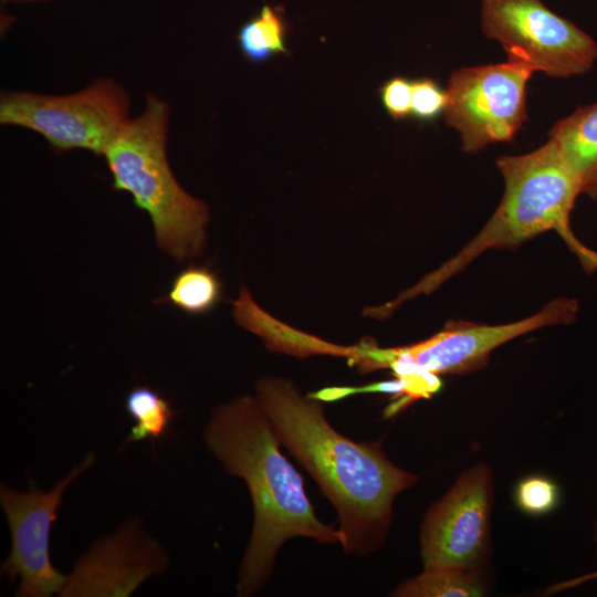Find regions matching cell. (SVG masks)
Masks as SVG:
<instances>
[{"mask_svg": "<svg viewBox=\"0 0 597 597\" xmlns=\"http://www.w3.org/2000/svg\"><path fill=\"white\" fill-rule=\"evenodd\" d=\"M256 399L280 441L316 481L335 507L339 543L347 554L377 549L388 531L392 503L418 476L396 467L378 442H356L327 421L313 396L283 378L264 377Z\"/></svg>", "mask_w": 597, "mask_h": 597, "instance_id": "cell-1", "label": "cell"}, {"mask_svg": "<svg viewBox=\"0 0 597 597\" xmlns=\"http://www.w3.org/2000/svg\"><path fill=\"white\" fill-rule=\"evenodd\" d=\"M203 436L224 470L244 480L252 499L253 527L240 565L238 596L261 589L287 540L339 542L338 528L316 516L301 474L282 453L256 398L244 395L216 408Z\"/></svg>", "mask_w": 597, "mask_h": 597, "instance_id": "cell-2", "label": "cell"}, {"mask_svg": "<svg viewBox=\"0 0 597 597\" xmlns=\"http://www.w3.org/2000/svg\"><path fill=\"white\" fill-rule=\"evenodd\" d=\"M496 166L505 188L492 217L457 255L394 301L396 306L436 290L482 252L512 249L548 230L557 231L585 266L597 268V253L584 248L570 231L569 216L582 188L558 145L548 139L534 151L500 157Z\"/></svg>", "mask_w": 597, "mask_h": 597, "instance_id": "cell-3", "label": "cell"}, {"mask_svg": "<svg viewBox=\"0 0 597 597\" xmlns=\"http://www.w3.org/2000/svg\"><path fill=\"white\" fill-rule=\"evenodd\" d=\"M168 106L148 94L144 112L129 121L104 153L112 187L132 196L151 219L158 247L182 261L205 245L208 206L187 193L166 155Z\"/></svg>", "mask_w": 597, "mask_h": 597, "instance_id": "cell-4", "label": "cell"}, {"mask_svg": "<svg viewBox=\"0 0 597 597\" xmlns=\"http://www.w3.org/2000/svg\"><path fill=\"white\" fill-rule=\"evenodd\" d=\"M129 97L111 80H97L81 92L1 95L0 123L34 130L56 151L85 149L104 155L130 121Z\"/></svg>", "mask_w": 597, "mask_h": 597, "instance_id": "cell-5", "label": "cell"}, {"mask_svg": "<svg viewBox=\"0 0 597 597\" xmlns=\"http://www.w3.org/2000/svg\"><path fill=\"white\" fill-rule=\"evenodd\" d=\"M577 312L576 300L558 297L536 314L509 324L451 321L439 333L411 345L380 348L366 338L354 366L370 373L402 360L437 376L468 374L484 367L490 354L504 343L542 327L570 324Z\"/></svg>", "mask_w": 597, "mask_h": 597, "instance_id": "cell-6", "label": "cell"}, {"mask_svg": "<svg viewBox=\"0 0 597 597\" xmlns=\"http://www.w3.org/2000/svg\"><path fill=\"white\" fill-rule=\"evenodd\" d=\"M481 24L507 60L552 77L582 75L597 60V44L541 0H483Z\"/></svg>", "mask_w": 597, "mask_h": 597, "instance_id": "cell-7", "label": "cell"}, {"mask_svg": "<svg viewBox=\"0 0 597 597\" xmlns=\"http://www.w3.org/2000/svg\"><path fill=\"white\" fill-rule=\"evenodd\" d=\"M532 75L527 66L509 60L461 67L450 75L443 114L465 153L513 139L527 118L526 84Z\"/></svg>", "mask_w": 597, "mask_h": 597, "instance_id": "cell-8", "label": "cell"}, {"mask_svg": "<svg viewBox=\"0 0 597 597\" xmlns=\"http://www.w3.org/2000/svg\"><path fill=\"white\" fill-rule=\"evenodd\" d=\"M94 462L87 454L84 461L43 492L34 484L27 492L2 485L0 503L11 532V552L1 573L10 582L19 579L17 596L48 597L61 594L67 576L54 568L50 557V533L63 494L69 485Z\"/></svg>", "mask_w": 597, "mask_h": 597, "instance_id": "cell-9", "label": "cell"}, {"mask_svg": "<svg viewBox=\"0 0 597 597\" xmlns=\"http://www.w3.org/2000/svg\"><path fill=\"white\" fill-rule=\"evenodd\" d=\"M491 505V472L478 464L427 511L420 534L425 568L473 569L485 552Z\"/></svg>", "mask_w": 597, "mask_h": 597, "instance_id": "cell-10", "label": "cell"}, {"mask_svg": "<svg viewBox=\"0 0 597 597\" xmlns=\"http://www.w3.org/2000/svg\"><path fill=\"white\" fill-rule=\"evenodd\" d=\"M167 565L168 556L158 542L137 520L129 521L77 559L60 596H129Z\"/></svg>", "mask_w": 597, "mask_h": 597, "instance_id": "cell-11", "label": "cell"}, {"mask_svg": "<svg viewBox=\"0 0 597 597\" xmlns=\"http://www.w3.org/2000/svg\"><path fill=\"white\" fill-rule=\"evenodd\" d=\"M232 305L235 322L243 328L259 335L272 353L286 354L297 358L329 355L346 357L349 362L358 353V345L333 344L274 318L255 303L243 285H241L239 297L232 301Z\"/></svg>", "mask_w": 597, "mask_h": 597, "instance_id": "cell-12", "label": "cell"}, {"mask_svg": "<svg viewBox=\"0 0 597 597\" xmlns=\"http://www.w3.org/2000/svg\"><path fill=\"white\" fill-rule=\"evenodd\" d=\"M575 170L582 193L597 198V103L580 106L548 133Z\"/></svg>", "mask_w": 597, "mask_h": 597, "instance_id": "cell-13", "label": "cell"}, {"mask_svg": "<svg viewBox=\"0 0 597 597\" xmlns=\"http://www.w3.org/2000/svg\"><path fill=\"white\" fill-rule=\"evenodd\" d=\"M221 300L222 285L216 272L207 264H190L174 277L166 295L156 303L201 315L213 310Z\"/></svg>", "mask_w": 597, "mask_h": 597, "instance_id": "cell-14", "label": "cell"}, {"mask_svg": "<svg viewBox=\"0 0 597 597\" xmlns=\"http://www.w3.org/2000/svg\"><path fill=\"white\" fill-rule=\"evenodd\" d=\"M482 584L473 569L433 566L407 579L394 591L400 597H472L481 596Z\"/></svg>", "mask_w": 597, "mask_h": 597, "instance_id": "cell-15", "label": "cell"}, {"mask_svg": "<svg viewBox=\"0 0 597 597\" xmlns=\"http://www.w3.org/2000/svg\"><path fill=\"white\" fill-rule=\"evenodd\" d=\"M287 24L282 13L264 6L243 23L237 34L242 55L253 63H264L277 54H287Z\"/></svg>", "mask_w": 597, "mask_h": 597, "instance_id": "cell-16", "label": "cell"}, {"mask_svg": "<svg viewBox=\"0 0 597 597\" xmlns=\"http://www.w3.org/2000/svg\"><path fill=\"white\" fill-rule=\"evenodd\" d=\"M125 410L135 421L125 444L144 439H160L175 417L170 402L147 386H137L128 392Z\"/></svg>", "mask_w": 597, "mask_h": 597, "instance_id": "cell-17", "label": "cell"}, {"mask_svg": "<svg viewBox=\"0 0 597 597\" xmlns=\"http://www.w3.org/2000/svg\"><path fill=\"white\" fill-rule=\"evenodd\" d=\"M515 500L519 507L526 514H546L558 503V486L548 478L531 475L517 484Z\"/></svg>", "mask_w": 597, "mask_h": 597, "instance_id": "cell-18", "label": "cell"}, {"mask_svg": "<svg viewBox=\"0 0 597 597\" xmlns=\"http://www.w3.org/2000/svg\"><path fill=\"white\" fill-rule=\"evenodd\" d=\"M447 94L431 78H419L412 82L411 115L421 122L437 118L446 107Z\"/></svg>", "mask_w": 597, "mask_h": 597, "instance_id": "cell-19", "label": "cell"}, {"mask_svg": "<svg viewBox=\"0 0 597 597\" xmlns=\"http://www.w3.org/2000/svg\"><path fill=\"white\" fill-rule=\"evenodd\" d=\"M380 102L387 114L395 121L407 119L411 115L412 82L404 76H394L379 88Z\"/></svg>", "mask_w": 597, "mask_h": 597, "instance_id": "cell-20", "label": "cell"}, {"mask_svg": "<svg viewBox=\"0 0 597 597\" xmlns=\"http://www.w3.org/2000/svg\"><path fill=\"white\" fill-rule=\"evenodd\" d=\"M595 540H596V544H597V523H596V528H595Z\"/></svg>", "mask_w": 597, "mask_h": 597, "instance_id": "cell-21", "label": "cell"}, {"mask_svg": "<svg viewBox=\"0 0 597 597\" xmlns=\"http://www.w3.org/2000/svg\"><path fill=\"white\" fill-rule=\"evenodd\" d=\"M6 1H22V0H6Z\"/></svg>", "mask_w": 597, "mask_h": 597, "instance_id": "cell-22", "label": "cell"}]
</instances>
